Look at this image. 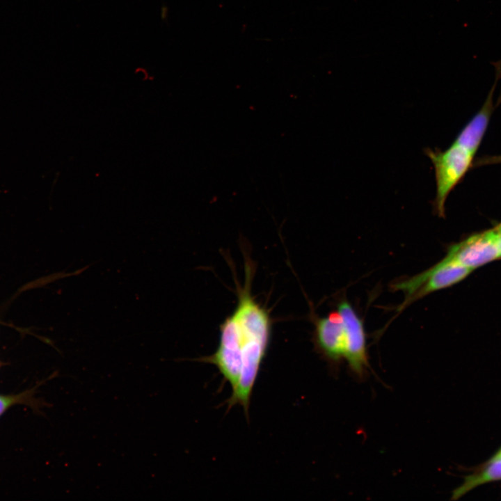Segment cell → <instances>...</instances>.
I'll return each instance as SVG.
<instances>
[{
  "mask_svg": "<svg viewBox=\"0 0 501 501\" xmlns=\"http://www.w3.org/2000/svg\"><path fill=\"white\" fill-rule=\"evenodd\" d=\"M161 17L164 19V17H166V13H167V9L166 7L163 6L161 8Z\"/></svg>",
  "mask_w": 501,
  "mask_h": 501,
  "instance_id": "12",
  "label": "cell"
},
{
  "mask_svg": "<svg viewBox=\"0 0 501 501\" xmlns=\"http://www.w3.org/2000/svg\"><path fill=\"white\" fill-rule=\"evenodd\" d=\"M492 63L495 65L497 72L495 82L482 108L463 127L454 141V143L463 148L473 156L477 152L487 129L493 107V93L497 81L501 77V75L498 76L501 70V60Z\"/></svg>",
  "mask_w": 501,
  "mask_h": 501,
  "instance_id": "7",
  "label": "cell"
},
{
  "mask_svg": "<svg viewBox=\"0 0 501 501\" xmlns=\"http://www.w3.org/2000/svg\"><path fill=\"white\" fill-rule=\"evenodd\" d=\"M494 164H501V155L482 157L475 161L474 166H480Z\"/></svg>",
  "mask_w": 501,
  "mask_h": 501,
  "instance_id": "10",
  "label": "cell"
},
{
  "mask_svg": "<svg viewBox=\"0 0 501 501\" xmlns=\"http://www.w3.org/2000/svg\"><path fill=\"white\" fill-rule=\"evenodd\" d=\"M446 255L471 270L501 257L494 230L452 245Z\"/></svg>",
  "mask_w": 501,
  "mask_h": 501,
  "instance_id": "6",
  "label": "cell"
},
{
  "mask_svg": "<svg viewBox=\"0 0 501 501\" xmlns=\"http://www.w3.org/2000/svg\"><path fill=\"white\" fill-rule=\"evenodd\" d=\"M424 152L435 171L436 192L434 209L439 217H445L447 196L472 166L474 156L454 143L444 151L427 148Z\"/></svg>",
  "mask_w": 501,
  "mask_h": 501,
  "instance_id": "3",
  "label": "cell"
},
{
  "mask_svg": "<svg viewBox=\"0 0 501 501\" xmlns=\"http://www.w3.org/2000/svg\"><path fill=\"white\" fill-rule=\"evenodd\" d=\"M499 481H501V458H490L464 477L462 484L452 491L451 500H457L482 485Z\"/></svg>",
  "mask_w": 501,
  "mask_h": 501,
  "instance_id": "8",
  "label": "cell"
},
{
  "mask_svg": "<svg viewBox=\"0 0 501 501\" xmlns=\"http://www.w3.org/2000/svg\"><path fill=\"white\" fill-rule=\"evenodd\" d=\"M17 400V397L0 395V415Z\"/></svg>",
  "mask_w": 501,
  "mask_h": 501,
  "instance_id": "9",
  "label": "cell"
},
{
  "mask_svg": "<svg viewBox=\"0 0 501 501\" xmlns=\"http://www.w3.org/2000/svg\"><path fill=\"white\" fill-rule=\"evenodd\" d=\"M491 458H492V459L501 458V447L497 450V452Z\"/></svg>",
  "mask_w": 501,
  "mask_h": 501,
  "instance_id": "11",
  "label": "cell"
},
{
  "mask_svg": "<svg viewBox=\"0 0 501 501\" xmlns=\"http://www.w3.org/2000/svg\"><path fill=\"white\" fill-rule=\"evenodd\" d=\"M251 269L246 270L245 285L238 289V303L220 326L219 342L210 356L196 360L214 365L232 388L228 406L239 404L248 418L250 399L271 334L267 310L250 294Z\"/></svg>",
  "mask_w": 501,
  "mask_h": 501,
  "instance_id": "1",
  "label": "cell"
},
{
  "mask_svg": "<svg viewBox=\"0 0 501 501\" xmlns=\"http://www.w3.org/2000/svg\"><path fill=\"white\" fill-rule=\"evenodd\" d=\"M344 331V356L351 373L359 380L366 377L369 363L364 323L352 305L342 299L337 305Z\"/></svg>",
  "mask_w": 501,
  "mask_h": 501,
  "instance_id": "4",
  "label": "cell"
},
{
  "mask_svg": "<svg viewBox=\"0 0 501 501\" xmlns=\"http://www.w3.org/2000/svg\"><path fill=\"white\" fill-rule=\"evenodd\" d=\"M312 341L317 352L333 371L337 370L344 356V331L339 312L325 317H313Z\"/></svg>",
  "mask_w": 501,
  "mask_h": 501,
  "instance_id": "5",
  "label": "cell"
},
{
  "mask_svg": "<svg viewBox=\"0 0 501 501\" xmlns=\"http://www.w3.org/2000/svg\"><path fill=\"white\" fill-rule=\"evenodd\" d=\"M471 271V269L446 255L423 272L396 282L391 285V289L401 291L405 295L404 301L397 307V313L431 293L459 283Z\"/></svg>",
  "mask_w": 501,
  "mask_h": 501,
  "instance_id": "2",
  "label": "cell"
}]
</instances>
